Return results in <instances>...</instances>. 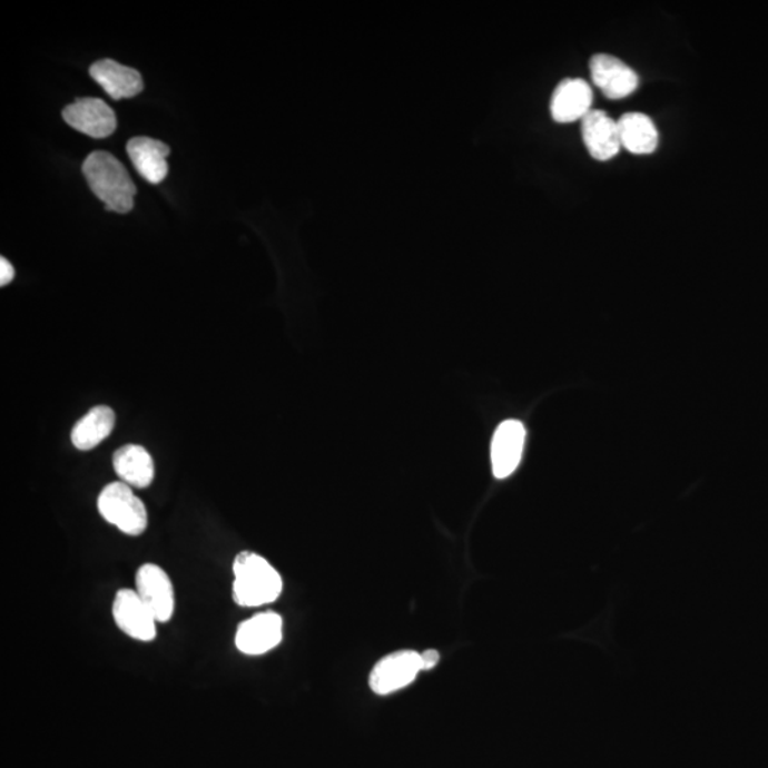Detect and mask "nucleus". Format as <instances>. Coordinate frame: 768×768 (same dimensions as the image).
Returning a JSON list of instances; mask_svg holds the SVG:
<instances>
[{
	"instance_id": "nucleus-17",
	"label": "nucleus",
	"mask_w": 768,
	"mask_h": 768,
	"mask_svg": "<svg viewBox=\"0 0 768 768\" xmlns=\"http://www.w3.org/2000/svg\"><path fill=\"white\" fill-rule=\"evenodd\" d=\"M116 414L110 407L96 406L71 430V443L81 452L97 447L115 429Z\"/></svg>"
},
{
	"instance_id": "nucleus-6",
	"label": "nucleus",
	"mask_w": 768,
	"mask_h": 768,
	"mask_svg": "<svg viewBox=\"0 0 768 768\" xmlns=\"http://www.w3.org/2000/svg\"><path fill=\"white\" fill-rule=\"evenodd\" d=\"M136 591L158 623L171 621L176 609V597L168 573L156 563H145L136 573Z\"/></svg>"
},
{
	"instance_id": "nucleus-19",
	"label": "nucleus",
	"mask_w": 768,
	"mask_h": 768,
	"mask_svg": "<svg viewBox=\"0 0 768 768\" xmlns=\"http://www.w3.org/2000/svg\"><path fill=\"white\" fill-rule=\"evenodd\" d=\"M420 658H422L423 670L433 669L440 662V653L434 649L424 650L423 653H420Z\"/></svg>"
},
{
	"instance_id": "nucleus-10",
	"label": "nucleus",
	"mask_w": 768,
	"mask_h": 768,
	"mask_svg": "<svg viewBox=\"0 0 768 768\" xmlns=\"http://www.w3.org/2000/svg\"><path fill=\"white\" fill-rule=\"evenodd\" d=\"M525 427L519 420H505L495 430L491 443V463L496 479L510 477L519 467L524 452Z\"/></svg>"
},
{
	"instance_id": "nucleus-2",
	"label": "nucleus",
	"mask_w": 768,
	"mask_h": 768,
	"mask_svg": "<svg viewBox=\"0 0 768 768\" xmlns=\"http://www.w3.org/2000/svg\"><path fill=\"white\" fill-rule=\"evenodd\" d=\"M233 598L244 608L263 607L280 597L284 582L264 557L244 551L235 558Z\"/></svg>"
},
{
	"instance_id": "nucleus-14",
	"label": "nucleus",
	"mask_w": 768,
	"mask_h": 768,
	"mask_svg": "<svg viewBox=\"0 0 768 768\" xmlns=\"http://www.w3.org/2000/svg\"><path fill=\"white\" fill-rule=\"evenodd\" d=\"M127 154L136 170L146 181L160 184L168 174L167 157L170 147L150 137H135L127 142Z\"/></svg>"
},
{
	"instance_id": "nucleus-4",
	"label": "nucleus",
	"mask_w": 768,
	"mask_h": 768,
	"mask_svg": "<svg viewBox=\"0 0 768 768\" xmlns=\"http://www.w3.org/2000/svg\"><path fill=\"white\" fill-rule=\"evenodd\" d=\"M112 619L122 633L138 642H151L157 637V619L136 589H119L112 601Z\"/></svg>"
},
{
	"instance_id": "nucleus-9",
	"label": "nucleus",
	"mask_w": 768,
	"mask_h": 768,
	"mask_svg": "<svg viewBox=\"0 0 768 768\" xmlns=\"http://www.w3.org/2000/svg\"><path fill=\"white\" fill-rule=\"evenodd\" d=\"M589 69H591L593 83L603 91L608 99H624L638 89L639 76L637 71L611 55L593 56Z\"/></svg>"
},
{
	"instance_id": "nucleus-7",
	"label": "nucleus",
	"mask_w": 768,
	"mask_h": 768,
	"mask_svg": "<svg viewBox=\"0 0 768 768\" xmlns=\"http://www.w3.org/2000/svg\"><path fill=\"white\" fill-rule=\"evenodd\" d=\"M284 638V621L275 612H260L240 622L235 633V647L248 657H259L275 649Z\"/></svg>"
},
{
	"instance_id": "nucleus-3",
	"label": "nucleus",
	"mask_w": 768,
	"mask_h": 768,
	"mask_svg": "<svg viewBox=\"0 0 768 768\" xmlns=\"http://www.w3.org/2000/svg\"><path fill=\"white\" fill-rule=\"evenodd\" d=\"M97 509L109 524L122 534L137 536L147 530L148 514L145 503L132 493L131 486L116 481L102 489Z\"/></svg>"
},
{
	"instance_id": "nucleus-18",
	"label": "nucleus",
	"mask_w": 768,
	"mask_h": 768,
	"mask_svg": "<svg viewBox=\"0 0 768 768\" xmlns=\"http://www.w3.org/2000/svg\"><path fill=\"white\" fill-rule=\"evenodd\" d=\"M14 278V268L7 258H0V285L7 286Z\"/></svg>"
},
{
	"instance_id": "nucleus-12",
	"label": "nucleus",
	"mask_w": 768,
	"mask_h": 768,
	"mask_svg": "<svg viewBox=\"0 0 768 768\" xmlns=\"http://www.w3.org/2000/svg\"><path fill=\"white\" fill-rule=\"evenodd\" d=\"M593 91L582 79H565L557 86L551 99V116L557 122L583 120L591 111Z\"/></svg>"
},
{
	"instance_id": "nucleus-11",
	"label": "nucleus",
	"mask_w": 768,
	"mask_h": 768,
	"mask_svg": "<svg viewBox=\"0 0 768 768\" xmlns=\"http://www.w3.org/2000/svg\"><path fill=\"white\" fill-rule=\"evenodd\" d=\"M583 142L598 161L611 160L621 150L618 121L605 111L591 110L582 120Z\"/></svg>"
},
{
	"instance_id": "nucleus-16",
	"label": "nucleus",
	"mask_w": 768,
	"mask_h": 768,
	"mask_svg": "<svg viewBox=\"0 0 768 768\" xmlns=\"http://www.w3.org/2000/svg\"><path fill=\"white\" fill-rule=\"evenodd\" d=\"M621 145L632 154H652L659 145V131L643 112H627L618 120Z\"/></svg>"
},
{
	"instance_id": "nucleus-5",
	"label": "nucleus",
	"mask_w": 768,
	"mask_h": 768,
	"mask_svg": "<svg viewBox=\"0 0 768 768\" xmlns=\"http://www.w3.org/2000/svg\"><path fill=\"white\" fill-rule=\"evenodd\" d=\"M422 670V658L416 650H398L378 660L368 686L376 695H391L412 685Z\"/></svg>"
},
{
	"instance_id": "nucleus-13",
	"label": "nucleus",
	"mask_w": 768,
	"mask_h": 768,
	"mask_svg": "<svg viewBox=\"0 0 768 768\" xmlns=\"http://www.w3.org/2000/svg\"><path fill=\"white\" fill-rule=\"evenodd\" d=\"M90 76L112 100L131 99L145 89L142 77L136 69L127 68L110 59L91 65Z\"/></svg>"
},
{
	"instance_id": "nucleus-8",
	"label": "nucleus",
	"mask_w": 768,
	"mask_h": 768,
	"mask_svg": "<svg viewBox=\"0 0 768 768\" xmlns=\"http://www.w3.org/2000/svg\"><path fill=\"white\" fill-rule=\"evenodd\" d=\"M63 119L75 130L93 138H106L117 128V117L106 101L85 97L63 110Z\"/></svg>"
},
{
	"instance_id": "nucleus-15",
	"label": "nucleus",
	"mask_w": 768,
	"mask_h": 768,
	"mask_svg": "<svg viewBox=\"0 0 768 768\" xmlns=\"http://www.w3.org/2000/svg\"><path fill=\"white\" fill-rule=\"evenodd\" d=\"M112 467L122 483L136 489H147L156 475L150 453L137 444H127L117 450L112 455Z\"/></svg>"
},
{
	"instance_id": "nucleus-1",
	"label": "nucleus",
	"mask_w": 768,
	"mask_h": 768,
	"mask_svg": "<svg viewBox=\"0 0 768 768\" xmlns=\"http://www.w3.org/2000/svg\"><path fill=\"white\" fill-rule=\"evenodd\" d=\"M83 174L91 191L105 203L107 211L127 214L135 207L136 184L112 154L91 152L83 163Z\"/></svg>"
}]
</instances>
